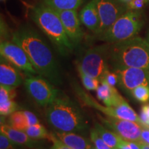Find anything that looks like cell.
<instances>
[{
  "label": "cell",
  "mask_w": 149,
  "mask_h": 149,
  "mask_svg": "<svg viewBox=\"0 0 149 149\" xmlns=\"http://www.w3.org/2000/svg\"><path fill=\"white\" fill-rule=\"evenodd\" d=\"M55 10L72 44L74 46L79 44L82 40L84 33L81 28V22L77 10Z\"/></svg>",
  "instance_id": "obj_12"
},
{
  "label": "cell",
  "mask_w": 149,
  "mask_h": 149,
  "mask_svg": "<svg viewBox=\"0 0 149 149\" xmlns=\"http://www.w3.org/2000/svg\"><path fill=\"white\" fill-rule=\"evenodd\" d=\"M141 141L149 144V128H143L141 133Z\"/></svg>",
  "instance_id": "obj_31"
},
{
  "label": "cell",
  "mask_w": 149,
  "mask_h": 149,
  "mask_svg": "<svg viewBox=\"0 0 149 149\" xmlns=\"http://www.w3.org/2000/svg\"><path fill=\"white\" fill-rule=\"evenodd\" d=\"M1 1H6V0H1Z\"/></svg>",
  "instance_id": "obj_39"
},
{
  "label": "cell",
  "mask_w": 149,
  "mask_h": 149,
  "mask_svg": "<svg viewBox=\"0 0 149 149\" xmlns=\"http://www.w3.org/2000/svg\"><path fill=\"white\" fill-rule=\"evenodd\" d=\"M142 109L143 111H144L145 112H146V113L148 115V117H149V104H148V105L143 106L142 109Z\"/></svg>",
  "instance_id": "obj_35"
},
{
  "label": "cell",
  "mask_w": 149,
  "mask_h": 149,
  "mask_svg": "<svg viewBox=\"0 0 149 149\" xmlns=\"http://www.w3.org/2000/svg\"><path fill=\"white\" fill-rule=\"evenodd\" d=\"M8 124L11 127L22 130L29 126V124L24 114L23 111H17L9 115Z\"/></svg>",
  "instance_id": "obj_22"
},
{
  "label": "cell",
  "mask_w": 149,
  "mask_h": 149,
  "mask_svg": "<svg viewBox=\"0 0 149 149\" xmlns=\"http://www.w3.org/2000/svg\"><path fill=\"white\" fill-rule=\"evenodd\" d=\"M81 24L89 31L96 34L100 27V16L95 0H91L79 12Z\"/></svg>",
  "instance_id": "obj_15"
},
{
  "label": "cell",
  "mask_w": 149,
  "mask_h": 149,
  "mask_svg": "<svg viewBox=\"0 0 149 149\" xmlns=\"http://www.w3.org/2000/svg\"><path fill=\"white\" fill-rule=\"evenodd\" d=\"M92 149H97V148L95 146H93V148H92Z\"/></svg>",
  "instance_id": "obj_38"
},
{
  "label": "cell",
  "mask_w": 149,
  "mask_h": 149,
  "mask_svg": "<svg viewBox=\"0 0 149 149\" xmlns=\"http://www.w3.org/2000/svg\"><path fill=\"white\" fill-rule=\"evenodd\" d=\"M19 146L4 134L0 132V149H22Z\"/></svg>",
  "instance_id": "obj_26"
},
{
  "label": "cell",
  "mask_w": 149,
  "mask_h": 149,
  "mask_svg": "<svg viewBox=\"0 0 149 149\" xmlns=\"http://www.w3.org/2000/svg\"><path fill=\"white\" fill-rule=\"evenodd\" d=\"M138 144L139 145V146H140V148L141 149H149V144H145V143L142 142V141H138Z\"/></svg>",
  "instance_id": "obj_34"
},
{
  "label": "cell",
  "mask_w": 149,
  "mask_h": 149,
  "mask_svg": "<svg viewBox=\"0 0 149 149\" xmlns=\"http://www.w3.org/2000/svg\"><path fill=\"white\" fill-rule=\"evenodd\" d=\"M144 23V15L141 10H128L106 32L97 37L109 44L129 40L136 37Z\"/></svg>",
  "instance_id": "obj_5"
},
{
  "label": "cell",
  "mask_w": 149,
  "mask_h": 149,
  "mask_svg": "<svg viewBox=\"0 0 149 149\" xmlns=\"http://www.w3.org/2000/svg\"><path fill=\"white\" fill-rule=\"evenodd\" d=\"M30 15L60 55L66 56L72 53L74 46L68 38L55 10L42 3L33 7Z\"/></svg>",
  "instance_id": "obj_3"
},
{
  "label": "cell",
  "mask_w": 149,
  "mask_h": 149,
  "mask_svg": "<svg viewBox=\"0 0 149 149\" xmlns=\"http://www.w3.org/2000/svg\"><path fill=\"white\" fill-rule=\"evenodd\" d=\"M100 16V27L96 33L100 36L107 31L116 20L128 10L126 3L120 0H95Z\"/></svg>",
  "instance_id": "obj_9"
},
{
  "label": "cell",
  "mask_w": 149,
  "mask_h": 149,
  "mask_svg": "<svg viewBox=\"0 0 149 149\" xmlns=\"http://www.w3.org/2000/svg\"><path fill=\"white\" fill-rule=\"evenodd\" d=\"M29 137L35 139H45L49 138L50 133H48L46 128L40 123L34 125L29 126L23 130Z\"/></svg>",
  "instance_id": "obj_21"
},
{
  "label": "cell",
  "mask_w": 149,
  "mask_h": 149,
  "mask_svg": "<svg viewBox=\"0 0 149 149\" xmlns=\"http://www.w3.org/2000/svg\"><path fill=\"white\" fill-rule=\"evenodd\" d=\"M94 128L100 137L112 148L116 149L122 140V137L112 130L106 128L102 123L95 122Z\"/></svg>",
  "instance_id": "obj_19"
},
{
  "label": "cell",
  "mask_w": 149,
  "mask_h": 149,
  "mask_svg": "<svg viewBox=\"0 0 149 149\" xmlns=\"http://www.w3.org/2000/svg\"><path fill=\"white\" fill-rule=\"evenodd\" d=\"M98 100L103 102L107 107H116L123 102L124 99L114 86H111L105 80H102L96 91Z\"/></svg>",
  "instance_id": "obj_16"
},
{
  "label": "cell",
  "mask_w": 149,
  "mask_h": 149,
  "mask_svg": "<svg viewBox=\"0 0 149 149\" xmlns=\"http://www.w3.org/2000/svg\"><path fill=\"white\" fill-rule=\"evenodd\" d=\"M0 132L9 137L11 140L22 147L35 148L42 145V142L39 139H35L29 137L24 130H18L11 127L8 124H1Z\"/></svg>",
  "instance_id": "obj_14"
},
{
  "label": "cell",
  "mask_w": 149,
  "mask_h": 149,
  "mask_svg": "<svg viewBox=\"0 0 149 149\" xmlns=\"http://www.w3.org/2000/svg\"><path fill=\"white\" fill-rule=\"evenodd\" d=\"M148 3L149 0H130L126 3V6L128 10H141Z\"/></svg>",
  "instance_id": "obj_28"
},
{
  "label": "cell",
  "mask_w": 149,
  "mask_h": 149,
  "mask_svg": "<svg viewBox=\"0 0 149 149\" xmlns=\"http://www.w3.org/2000/svg\"><path fill=\"white\" fill-rule=\"evenodd\" d=\"M13 42L25 51L38 74L45 77L54 86L62 83L61 72L51 48L36 30L24 25L12 35Z\"/></svg>",
  "instance_id": "obj_1"
},
{
  "label": "cell",
  "mask_w": 149,
  "mask_h": 149,
  "mask_svg": "<svg viewBox=\"0 0 149 149\" xmlns=\"http://www.w3.org/2000/svg\"><path fill=\"white\" fill-rule=\"evenodd\" d=\"M120 1H121V2H122V3H127L128 2H129V1H130V0H120Z\"/></svg>",
  "instance_id": "obj_36"
},
{
  "label": "cell",
  "mask_w": 149,
  "mask_h": 149,
  "mask_svg": "<svg viewBox=\"0 0 149 149\" xmlns=\"http://www.w3.org/2000/svg\"><path fill=\"white\" fill-rule=\"evenodd\" d=\"M90 138L93 145L97 149H113L100 137L94 128L90 130Z\"/></svg>",
  "instance_id": "obj_25"
},
{
  "label": "cell",
  "mask_w": 149,
  "mask_h": 149,
  "mask_svg": "<svg viewBox=\"0 0 149 149\" xmlns=\"http://www.w3.org/2000/svg\"><path fill=\"white\" fill-rule=\"evenodd\" d=\"M24 86L27 93L40 107L46 108L59 96V91L40 74H26Z\"/></svg>",
  "instance_id": "obj_7"
},
{
  "label": "cell",
  "mask_w": 149,
  "mask_h": 149,
  "mask_svg": "<svg viewBox=\"0 0 149 149\" xmlns=\"http://www.w3.org/2000/svg\"><path fill=\"white\" fill-rule=\"evenodd\" d=\"M17 95L15 88L0 85V114L9 116L17 111L18 105L14 99Z\"/></svg>",
  "instance_id": "obj_17"
},
{
  "label": "cell",
  "mask_w": 149,
  "mask_h": 149,
  "mask_svg": "<svg viewBox=\"0 0 149 149\" xmlns=\"http://www.w3.org/2000/svg\"><path fill=\"white\" fill-rule=\"evenodd\" d=\"M84 0H42L44 5L57 10H77Z\"/></svg>",
  "instance_id": "obj_20"
},
{
  "label": "cell",
  "mask_w": 149,
  "mask_h": 149,
  "mask_svg": "<svg viewBox=\"0 0 149 149\" xmlns=\"http://www.w3.org/2000/svg\"><path fill=\"white\" fill-rule=\"evenodd\" d=\"M97 115L106 128L120 135L122 139L135 142L141 141V130L144 127L138 123L107 115L104 117L100 114Z\"/></svg>",
  "instance_id": "obj_8"
},
{
  "label": "cell",
  "mask_w": 149,
  "mask_h": 149,
  "mask_svg": "<svg viewBox=\"0 0 149 149\" xmlns=\"http://www.w3.org/2000/svg\"><path fill=\"white\" fill-rule=\"evenodd\" d=\"M118 76V85L131 94L132 91L139 86H149V70L143 68L121 66H111Z\"/></svg>",
  "instance_id": "obj_10"
},
{
  "label": "cell",
  "mask_w": 149,
  "mask_h": 149,
  "mask_svg": "<svg viewBox=\"0 0 149 149\" xmlns=\"http://www.w3.org/2000/svg\"><path fill=\"white\" fill-rule=\"evenodd\" d=\"M131 95L137 101L141 103H146L149 101V86H139L132 91Z\"/></svg>",
  "instance_id": "obj_24"
},
{
  "label": "cell",
  "mask_w": 149,
  "mask_h": 149,
  "mask_svg": "<svg viewBox=\"0 0 149 149\" xmlns=\"http://www.w3.org/2000/svg\"><path fill=\"white\" fill-rule=\"evenodd\" d=\"M45 117L54 130L85 133L88 121L81 108L66 95H59L46 108Z\"/></svg>",
  "instance_id": "obj_2"
},
{
  "label": "cell",
  "mask_w": 149,
  "mask_h": 149,
  "mask_svg": "<svg viewBox=\"0 0 149 149\" xmlns=\"http://www.w3.org/2000/svg\"><path fill=\"white\" fill-rule=\"evenodd\" d=\"M147 41H148V43H149V31H148V36H147Z\"/></svg>",
  "instance_id": "obj_37"
},
{
  "label": "cell",
  "mask_w": 149,
  "mask_h": 149,
  "mask_svg": "<svg viewBox=\"0 0 149 149\" xmlns=\"http://www.w3.org/2000/svg\"><path fill=\"white\" fill-rule=\"evenodd\" d=\"M54 134L59 139L72 149H92L94 146L91 140L76 133L54 130Z\"/></svg>",
  "instance_id": "obj_18"
},
{
  "label": "cell",
  "mask_w": 149,
  "mask_h": 149,
  "mask_svg": "<svg viewBox=\"0 0 149 149\" xmlns=\"http://www.w3.org/2000/svg\"><path fill=\"white\" fill-rule=\"evenodd\" d=\"M129 144L131 149H141L138 143L135 141H129Z\"/></svg>",
  "instance_id": "obj_33"
},
{
  "label": "cell",
  "mask_w": 149,
  "mask_h": 149,
  "mask_svg": "<svg viewBox=\"0 0 149 149\" xmlns=\"http://www.w3.org/2000/svg\"><path fill=\"white\" fill-rule=\"evenodd\" d=\"M103 79L105 80V81H107L109 85H111V86L115 87V86L118 84V76H117V74L115 73L113 70H112L111 68L106 72Z\"/></svg>",
  "instance_id": "obj_29"
},
{
  "label": "cell",
  "mask_w": 149,
  "mask_h": 149,
  "mask_svg": "<svg viewBox=\"0 0 149 149\" xmlns=\"http://www.w3.org/2000/svg\"><path fill=\"white\" fill-rule=\"evenodd\" d=\"M20 70L10 61L1 56L0 57V84L6 86H19L24 82Z\"/></svg>",
  "instance_id": "obj_13"
},
{
  "label": "cell",
  "mask_w": 149,
  "mask_h": 149,
  "mask_svg": "<svg viewBox=\"0 0 149 149\" xmlns=\"http://www.w3.org/2000/svg\"><path fill=\"white\" fill-rule=\"evenodd\" d=\"M0 54L26 74H38L25 51L12 40L1 41Z\"/></svg>",
  "instance_id": "obj_11"
},
{
  "label": "cell",
  "mask_w": 149,
  "mask_h": 149,
  "mask_svg": "<svg viewBox=\"0 0 149 149\" xmlns=\"http://www.w3.org/2000/svg\"><path fill=\"white\" fill-rule=\"evenodd\" d=\"M109 46L107 44L86 50L76 61L77 69L101 81L110 69Z\"/></svg>",
  "instance_id": "obj_6"
},
{
  "label": "cell",
  "mask_w": 149,
  "mask_h": 149,
  "mask_svg": "<svg viewBox=\"0 0 149 149\" xmlns=\"http://www.w3.org/2000/svg\"><path fill=\"white\" fill-rule=\"evenodd\" d=\"M109 64L149 70V43L139 37L110 44Z\"/></svg>",
  "instance_id": "obj_4"
},
{
  "label": "cell",
  "mask_w": 149,
  "mask_h": 149,
  "mask_svg": "<svg viewBox=\"0 0 149 149\" xmlns=\"http://www.w3.org/2000/svg\"><path fill=\"white\" fill-rule=\"evenodd\" d=\"M23 113L24 115H25L26 118L29 126L34 125V124H37L40 123L38 118L32 112L29 111H23Z\"/></svg>",
  "instance_id": "obj_30"
},
{
  "label": "cell",
  "mask_w": 149,
  "mask_h": 149,
  "mask_svg": "<svg viewBox=\"0 0 149 149\" xmlns=\"http://www.w3.org/2000/svg\"><path fill=\"white\" fill-rule=\"evenodd\" d=\"M48 139L52 142L51 149H72L70 147L67 146L66 144H65L64 142H62L60 139L57 138L53 132L50 133Z\"/></svg>",
  "instance_id": "obj_27"
},
{
  "label": "cell",
  "mask_w": 149,
  "mask_h": 149,
  "mask_svg": "<svg viewBox=\"0 0 149 149\" xmlns=\"http://www.w3.org/2000/svg\"><path fill=\"white\" fill-rule=\"evenodd\" d=\"M78 73L79 74L80 79H81V83L84 86V87L88 91H97L98 88L99 86L100 85L101 81L97 79L91 77L88 74H85L81 70H77Z\"/></svg>",
  "instance_id": "obj_23"
},
{
  "label": "cell",
  "mask_w": 149,
  "mask_h": 149,
  "mask_svg": "<svg viewBox=\"0 0 149 149\" xmlns=\"http://www.w3.org/2000/svg\"><path fill=\"white\" fill-rule=\"evenodd\" d=\"M116 149H131V148L130 146L129 141H126L124 139H122V140L120 141V144H119Z\"/></svg>",
  "instance_id": "obj_32"
}]
</instances>
